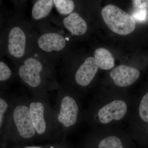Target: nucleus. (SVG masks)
<instances>
[{
	"label": "nucleus",
	"instance_id": "nucleus-1",
	"mask_svg": "<svg viewBox=\"0 0 148 148\" xmlns=\"http://www.w3.org/2000/svg\"><path fill=\"white\" fill-rule=\"evenodd\" d=\"M5 30L6 56L17 65L34 50L36 29L16 10L11 14Z\"/></svg>",
	"mask_w": 148,
	"mask_h": 148
},
{
	"label": "nucleus",
	"instance_id": "nucleus-2",
	"mask_svg": "<svg viewBox=\"0 0 148 148\" xmlns=\"http://www.w3.org/2000/svg\"><path fill=\"white\" fill-rule=\"evenodd\" d=\"M56 61L35 49L19 64L15 65L19 78L34 90L43 89L55 75Z\"/></svg>",
	"mask_w": 148,
	"mask_h": 148
},
{
	"label": "nucleus",
	"instance_id": "nucleus-3",
	"mask_svg": "<svg viewBox=\"0 0 148 148\" xmlns=\"http://www.w3.org/2000/svg\"><path fill=\"white\" fill-rule=\"evenodd\" d=\"M35 49L40 53L56 61L57 56L65 49L68 38L49 27L36 28Z\"/></svg>",
	"mask_w": 148,
	"mask_h": 148
},
{
	"label": "nucleus",
	"instance_id": "nucleus-4",
	"mask_svg": "<svg viewBox=\"0 0 148 148\" xmlns=\"http://www.w3.org/2000/svg\"><path fill=\"white\" fill-rule=\"evenodd\" d=\"M103 20L112 32L122 36L132 33L136 27V21L132 15L113 5H108L102 10Z\"/></svg>",
	"mask_w": 148,
	"mask_h": 148
},
{
	"label": "nucleus",
	"instance_id": "nucleus-5",
	"mask_svg": "<svg viewBox=\"0 0 148 148\" xmlns=\"http://www.w3.org/2000/svg\"><path fill=\"white\" fill-rule=\"evenodd\" d=\"M128 110L126 102L121 100L111 101L101 107L97 114V119L103 124H107L113 121H119L127 114Z\"/></svg>",
	"mask_w": 148,
	"mask_h": 148
},
{
	"label": "nucleus",
	"instance_id": "nucleus-6",
	"mask_svg": "<svg viewBox=\"0 0 148 148\" xmlns=\"http://www.w3.org/2000/svg\"><path fill=\"white\" fill-rule=\"evenodd\" d=\"M13 120L20 137L24 139L33 138L36 135L30 116L29 106L21 104L16 106L14 110Z\"/></svg>",
	"mask_w": 148,
	"mask_h": 148
},
{
	"label": "nucleus",
	"instance_id": "nucleus-7",
	"mask_svg": "<svg viewBox=\"0 0 148 148\" xmlns=\"http://www.w3.org/2000/svg\"><path fill=\"white\" fill-rule=\"evenodd\" d=\"M79 112V108L76 100L72 96L66 95L61 101L58 121L64 127H72L77 122Z\"/></svg>",
	"mask_w": 148,
	"mask_h": 148
},
{
	"label": "nucleus",
	"instance_id": "nucleus-8",
	"mask_svg": "<svg viewBox=\"0 0 148 148\" xmlns=\"http://www.w3.org/2000/svg\"><path fill=\"white\" fill-rule=\"evenodd\" d=\"M140 75L138 69L124 65L118 66L110 72V76L115 84L121 87L133 84L139 79Z\"/></svg>",
	"mask_w": 148,
	"mask_h": 148
},
{
	"label": "nucleus",
	"instance_id": "nucleus-9",
	"mask_svg": "<svg viewBox=\"0 0 148 148\" xmlns=\"http://www.w3.org/2000/svg\"><path fill=\"white\" fill-rule=\"evenodd\" d=\"M98 69L95 58L88 57L77 70L75 74V81L80 86H87L95 77Z\"/></svg>",
	"mask_w": 148,
	"mask_h": 148
},
{
	"label": "nucleus",
	"instance_id": "nucleus-10",
	"mask_svg": "<svg viewBox=\"0 0 148 148\" xmlns=\"http://www.w3.org/2000/svg\"><path fill=\"white\" fill-rule=\"evenodd\" d=\"M29 107L32 123L36 133L38 135H44L47 129L44 104L40 101H33Z\"/></svg>",
	"mask_w": 148,
	"mask_h": 148
},
{
	"label": "nucleus",
	"instance_id": "nucleus-11",
	"mask_svg": "<svg viewBox=\"0 0 148 148\" xmlns=\"http://www.w3.org/2000/svg\"><path fill=\"white\" fill-rule=\"evenodd\" d=\"M63 24L72 35L81 36L87 30V25L84 19L76 12H73L63 19Z\"/></svg>",
	"mask_w": 148,
	"mask_h": 148
},
{
	"label": "nucleus",
	"instance_id": "nucleus-12",
	"mask_svg": "<svg viewBox=\"0 0 148 148\" xmlns=\"http://www.w3.org/2000/svg\"><path fill=\"white\" fill-rule=\"evenodd\" d=\"M136 116V124L139 131L146 135L148 130V91L138 101Z\"/></svg>",
	"mask_w": 148,
	"mask_h": 148
},
{
	"label": "nucleus",
	"instance_id": "nucleus-13",
	"mask_svg": "<svg viewBox=\"0 0 148 148\" xmlns=\"http://www.w3.org/2000/svg\"><path fill=\"white\" fill-rule=\"evenodd\" d=\"M54 7L53 0H38L32 7V17L33 21H42L50 15Z\"/></svg>",
	"mask_w": 148,
	"mask_h": 148
},
{
	"label": "nucleus",
	"instance_id": "nucleus-14",
	"mask_svg": "<svg viewBox=\"0 0 148 148\" xmlns=\"http://www.w3.org/2000/svg\"><path fill=\"white\" fill-rule=\"evenodd\" d=\"M94 55L98 68L100 69L109 70L114 66V58L108 49L104 48H99L95 50Z\"/></svg>",
	"mask_w": 148,
	"mask_h": 148
},
{
	"label": "nucleus",
	"instance_id": "nucleus-15",
	"mask_svg": "<svg viewBox=\"0 0 148 148\" xmlns=\"http://www.w3.org/2000/svg\"><path fill=\"white\" fill-rule=\"evenodd\" d=\"M54 7L61 15H66L73 12L75 5L71 0H53Z\"/></svg>",
	"mask_w": 148,
	"mask_h": 148
},
{
	"label": "nucleus",
	"instance_id": "nucleus-16",
	"mask_svg": "<svg viewBox=\"0 0 148 148\" xmlns=\"http://www.w3.org/2000/svg\"><path fill=\"white\" fill-rule=\"evenodd\" d=\"M98 148H124L121 139L115 135L103 138L99 143Z\"/></svg>",
	"mask_w": 148,
	"mask_h": 148
},
{
	"label": "nucleus",
	"instance_id": "nucleus-17",
	"mask_svg": "<svg viewBox=\"0 0 148 148\" xmlns=\"http://www.w3.org/2000/svg\"><path fill=\"white\" fill-rule=\"evenodd\" d=\"M13 75V71L8 64L3 60H0V84L8 81Z\"/></svg>",
	"mask_w": 148,
	"mask_h": 148
},
{
	"label": "nucleus",
	"instance_id": "nucleus-18",
	"mask_svg": "<svg viewBox=\"0 0 148 148\" xmlns=\"http://www.w3.org/2000/svg\"><path fill=\"white\" fill-rule=\"evenodd\" d=\"M135 21L143 22L147 21L148 18V12L146 8H136L132 15Z\"/></svg>",
	"mask_w": 148,
	"mask_h": 148
},
{
	"label": "nucleus",
	"instance_id": "nucleus-19",
	"mask_svg": "<svg viewBox=\"0 0 148 148\" xmlns=\"http://www.w3.org/2000/svg\"><path fill=\"white\" fill-rule=\"evenodd\" d=\"M5 56V33L4 27L0 30V60H3V58Z\"/></svg>",
	"mask_w": 148,
	"mask_h": 148
},
{
	"label": "nucleus",
	"instance_id": "nucleus-20",
	"mask_svg": "<svg viewBox=\"0 0 148 148\" xmlns=\"http://www.w3.org/2000/svg\"><path fill=\"white\" fill-rule=\"evenodd\" d=\"M1 3V1H0V30L5 27L7 21L11 14H8L2 8Z\"/></svg>",
	"mask_w": 148,
	"mask_h": 148
},
{
	"label": "nucleus",
	"instance_id": "nucleus-21",
	"mask_svg": "<svg viewBox=\"0 0 148 148\" xmlns=\"http://www.w3.org/2000/svg\"><path fill=\"white\" fill-rule=\"evenodd\" d=\"M8 108V105L6 101L0 97V128L2 125L4 116Z\"/></svg>",
	"mask_w": 148,
	"mask_h": 148
},
{
	"label": "nucleus",
	"instance_id": "nucleus-22",
	"mask_svg": "<svg viewBox=\"0 0 148 148\" xmlns=\"http://www.w3.org/2000/svg\"><path fill=\"white\" fill-rule=\"evenodd\" d=\"M133 5L136 8H148V0H133Z\"/></svg>",
	"mask_w": 148,
	"mask_h": 148
},
{
	"label": "nucleus",
	"instance_id": "nucleus-23",
	"mask_svg": "<svg viewBox=\"0 0 148 148\" xmlns=\"http://www.w3.org/2000/svg\"><path fill=\"white\" fill-rule=\"evenodd\" d=\"M25 148H41L39 147H26Z\"/></svg>",
	"mask_w": 148,
	"mask_h": 148
},
{
	"label": "nucleus",
	"instance_id": "nucleus-24",
	"mask_svg": "<svg viewBox=\"0 0 148 148\" xmlns=\"http://www.w3.org/2000/svg\"><path fill=\"white\" fill-rule=\"evenodd\" d=\"M146 135H147V136H148V130L147 132V134H146Z\"/></svg>",
	"mask_w": 148,
	"mask_h": 148
}]
</instances>
